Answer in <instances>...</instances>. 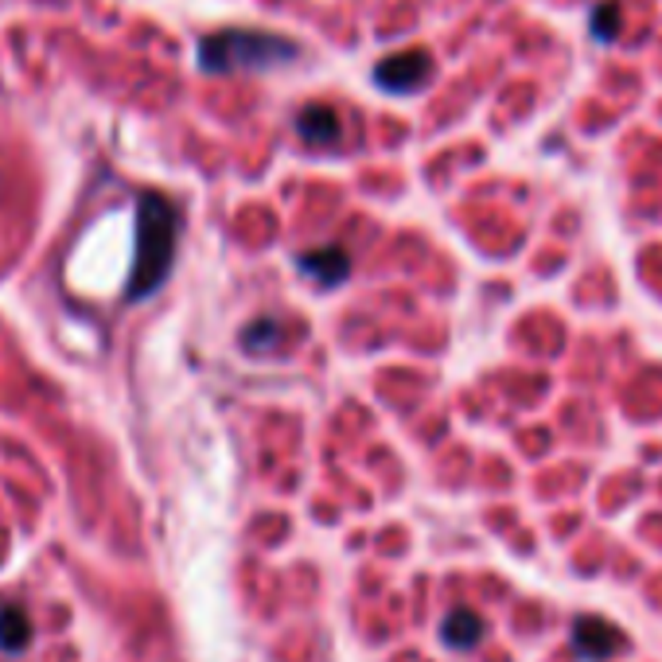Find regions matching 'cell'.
I'll list each match as a JSON object with an SVG mask.
<instances>
[{
    "label": "cell",
    "instance_id": "cell-1",
    "mask_svg": "<svg viewBox=\"0 0 662 662\" xmlns=\"http://www.w3.org/2000/svg\"><path fill=\"white\" fill-rule=\"evenodd\" d=\"M179 246V211L161 191L137 196V253L129 269V300H144L168 281Z\"/></svg>",
    "mask_w": 662,
    "mask_h": 662
},
{
    "label": "cell",
    "instance_id": "cell-2",
    "mask_svg": "<svg viewBox=\"0 0 662 662\" xmlns=\"http://www.w3.org/2000/svg\"><path fill=\"white\" fill-rule=\"evenodd\" d=\"M300 47L277 32L261 27H223L199 39V67L206 74H238V71H269V67L293 63Z\"/></svg>",
    "mask_w": 662,
    "mask_h": 662
},
{
    "label": "cell",
    "instance_id": "cell-3",
    "mask_svg": "<svg viewBox=\"0 0 662 662\" xmlns=\"http://www.w3.org/2000/svg\"><path fill=\"white\" fill-rule=\"evenodd\" d=\"M433 74V59L429 51L421 47H410V51L386 55L382 63L375 67V82L390 94H410V90H421Z\"/></svg>",
    "mask_w": 662,
    "mask_h": 662
},
{
    "label": "cell",
    "instance_id": "cell-4",
    "mask_svg": "<svg viewBox=\"0 0 662 662\" xmlns=\"http://www.w3.org/2000/svg\"><path fill=\"white\" fill-rule=\"evenodd\" d=\"M296 265L305 269L308 277H316L323 288H335L340 281H347L351 273V258L343 246H320V250H305L296 258Z\"/></svg>",
    "mask_w": 662,
    "mask_h": 662
},
{
    "label": "cell",
    "instance_id": "cell-5",
    "mask_svg": "<svg viewBox=\"0 0 662 662\" xmlns=\"http://www.w3.org/2000/svg\"><path fill=\"white\" fill-rule=\"evenodd\" d=\"M340 114L331 106H323V102H316V106H305L300 114H296V133L305 137L308 144H331L340 141Z\"/></svg>",
    "mask_w": 662,
    "mask_h": 662
},
{
    "label": "cell",
    "instance_id": "cell-6",
    "mask_svg": "<svg viewBox=\"0 0 662 662\" xmlns=\"http://www.w3.org/2000/svg\"><path fill=\"white\" fill-rule=\"evenodd\" d=\"M574 643L577 651L584 654V659H604V654L616 651V631L612 627H604L600 619H581V624L574 627Z\"/></svg>",
    "mask_w": 662,
    "mask_h": 662
},
{
    "label": "cell",
    "instance_id": "cell-7",
    "mask_svg": "<svg viewBox=\"0 0 662 662\" xmlns=\"http://www.w3.org/2000/svg\"><path fill=\"white\" fill-rule=\"evenodd\" d=\"M440 636H445L448 647H457V651H468V647L480 643V636H484V624L472 616V612H452V616L445 619V627H440Z\"/></svg>",
    "mask_w": 662,
    "mask_h": 662
},
{
    "label": "cell",
    "instance_id": "cell-8",
    "mask_svg": "<svg viewBox=\"0 0 662 662\" xmlns=\"http://www.w3.org/2000/svg\"><path fill=\"white\" fill-rule=\"evenodd\" d=\"M27 639H32V624L20 608H0V647L4 651H24Z\"/></svg>",
    "mask_w": 662,
    "mask_h": 662
},
{
    "label": "cell",
    "instance_id": "cell-9",
    "mask_svg": "<svg viewBox=\"0 0 662 662\" xmlns=\"http://www.w3.org/2000/svg\"><path fill=\"white\" fill-rule=\"evenodd\" d=\"M277 335H281L277 320H261V323H250V328L243 331V343L250 351H261V347H269V340H277Z\"/></svg>",
    "mask_w": 662,
    "mask_h": 662
}]
</instances>
